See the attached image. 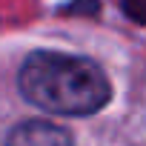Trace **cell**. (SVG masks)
Segmentation results:
<instances>
[{"mask_svg": "<svg viewBox=\"0 0 146 146\" xmlns=\"http://www.w3.org/2000/svg\"><path fill=\"white\" fill-rule=\"evenodd\" d=\"M17 89L32 106L63 117H89L112 100L106 72L89 57L63 52H32L17 72Z\"/></svg>", "mask_w": 146, "mask_h": 146, "instance_id": "cell-1", "label": "cell"}, {"mask_svg": "<svg viewBox=\"0 0 146 146\" xmlns=\"http://www.w3.org/2000/svg\"><path fill=\"white\" fill-rule=\"evenodd\" d=\"M6 146H75V137L52 120H23L9 132Z\"/></svg>", "mask_w": 146, "mask_h": 146, "instance_id": "cell-2", "label": "cell"}, {"mask_svg": "<svg viewBox=\"0 0 146 146\" xmlns=\"http://www.w3.org/2000/svg\"><path fill=\"white\" fill-rule=\"evenodd\" d=\"M123 12L129 15L132 23H143V9H146V0H120Z\"/></svg>", "mask_w": 146, "mask_h": 146, "instance_id": "cell-3", "label": "cell"}]
</instances>
